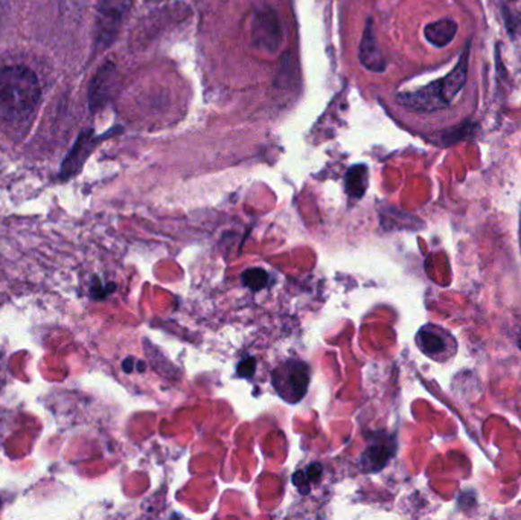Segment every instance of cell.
<instances>
[{"mask_svg": "<svg viewBox=\"0 0 521 520\" xmlns=\"http://www.w3.org/2000/svg\"><path fill=\"white\" fill-rule=\"evenodd\" d=\"M95 146V139L92 138V133H83L80 139L76 140L75 146L72 148L69 156L66 157L65 164L61 166V177L69 179L81 170L87 156L91 155L92 148Z\"/></svg>", "mask_w": 521, "mask_h": 520, "instance_id": "7", "label": "cell"}, {"mask_svg": "<svg viewBox=\"0 0 521 520\" xmlns=\"http://www.w3.org/2000/svg\"><path fill=\"white\" fill-rule=\"evenodd\" d=\"M131 0H101L96 19V45L106 48L115 40Z\"/></svg>", "mask_w": 521, "mask_h": 520, "instance_id": "5", "label": "cell"}, {"mask_svg": "<svg viewBox=\"0 0 521 520\" xmlns=\"http://www.w3.org/2000/svg\"><path fill=\"white\" fill-rule=\"evenodd\" d=\"M135 359L133 357H127L126 361L122 362V370L127 374H130L135 370Z\"/></svg>", "mask_w": 521, "mask_h": 520, "instance_id": "15", "label": "cell"}, {"mask_svg": "<svg viewBox=\"0 0 521 520\" xmlns=\"http://www.w3.org/2000/svg\"><path fill=\"white\" fill-rule=\"evenodd\" d=\"M322 476V467L319 464H311L306 467V471H299L293 475V482L299 489L301 493L310 490L311 482L319 480Z\"/></svg>", "mask_w": 521, "mask_h": 520, "instance_id": "12", "label": "cell"}, {"mask_svg": "<svg viewBox=\"0 0 521 520\" xmlns=\"http://www.w3.org/2000/svg\"><path fill=\"white\" fill-rule=\"evenodd\" d=\"M395 452V436L386 432L371 434L367 435L366 449L361 453L358 465L365 473H376L386 467Z\"/></svg>", "mask_w": 521, "mask_h": 520, "instance_id": "6", "label": "cell"}, {"mask_svg": "<svg viewBox=\"0 0 521 520\" xmlns=\"http://www.w3.org/2000/svg\"><path fill=\"white\" fill-rule=\"evenodd\" d=\"M256 362L255 359H246V361L241 362L238 365V374L240 377H252L255 374Z\"/></svg>", "mask_w": 521, "mask_h": 520, "instance_id": "14", "label": "cell"}, {"mask_svg": "<svg viewBox=\"0 0 521 520\" xmlns=\"http://www.w3.org/2000/svg\"><path fill=\"white\" fill-rule=\"evenodd\" d=\"M0 507H2V500H0Z\"/></svg>", "mask_w": 521, "mask_h": 520, "instance_id": "16", "label": "cell"}, {"mask_svg": "<svg viewBox=\"0 0 521 520\" xmlns=\"http://www.w3.org/2000/svg\"><path fill=\"white\" fill-rule=\"evenodd\" d=\"M241 280L247 289H251L252 291H260L266 289V285L269 284V273L260 267H252L243 273Z\"/></svg>", "mask_w": 521, "mask_h": 520, "instance_id": "13", "label": "cell"}, {"mask_svg": "<svg viewBox=\"0 0 521 520\" xmlns=\"http://www.w3.org/2000/svg\"><path fill=\"white\" fill-rule=\"evenodd\" d=\"M457 23L451 19H442V21L433 22L426 26L424 35L427 41L437 48H444L450 45L453 39L456 37Z\"/></svg>", "mask_w": 521, "mask_h": 520, "instance_id": "9", "label": "cell"}, {"mask_svg": "<svg viewBox=\"0 0 521 520\" xmlns=\"http://www.w3.org/2000/svg\"><path fill=\"white\" fill-rule=\"evenodd\" d=\"M110 66H107L104 69L101 70L100 74L96 76L93 85H92L91 89V104L93 109L95 107H100L104 101L107 100V85H110L111 74L109 72Z\"/></svg>", "mask_w": 521, "mask_h": 520, "instance_id": "11", "label": "cell"}, {"mask_svg": "<svg viewBox=\"0 0 521 520\" xmlns=\"http://www.w3.org/2000/svg\"><path fill=\"white\" fill-rule=\"evenodd\" d=\"M416 345L435 362H448L457 353V342L451 333L442 327L428 324L416 335Z\"/></svg>", "mask_w": 521, "mask_h": 520, "instance_id": "4", "label": "cell"}, {"mask_svg": "<svg viewBox=\"0 0 521 520\" xmlns=\"http://www.w3.org/2000/svg\"><path fill=\"white\" fill-rule=\"evenodd\" d=\"M310 366L299 359H288L271 372V383L282 400L295 405L306 396L310 386Z\"/></svg>", "mask_w": 521, "mask_h": 520, "instance_id": "3", "label": "cell"}, {"mask_svg": "<svg viewBox=\"0 0 521 520\" xmlns=\"http://www.w3.org/2000/svg\"><path fill=\"white\" fill-rule=\"evenodd\" d=\"M360 60L363 65L366 66L367 69L374 70V72H383L384 70V60H383L380 49L376 46L372 23H367L365 34H363V40H361L360 46Z\"/></svg>", "mask_w": 521, "mask_h": 520, "instance_id": "8", "label": "cell"}, {"mask_svg": "<svg viewBox=\"0 0 521 520\" xmlns=\"http://www.w3.org/2000/svg\"><path fill=\"white\" fill-rule=\"evenodd\" d=\"M468 57H470V45H466L464 54L450 74H446L441 80L435 81L422 89L398 95V103L416 112H437L446 109L456 100V96L461 94L465 85Z\"/></svg>", "mask_w": 521, "mask_h": 520, "instance_id": "2", "label": "cell"}, {"mask_svg": "<svg viewBox=\"0 0 521 520\" xmlns=\"http://www.w3.org/2000/svg\"><path fill=\"white\" fill-rule=\"evenodd\" d=\"M36 72L22 65L0 67V122L19 124L28 120L40 101Z\"/></svg>", "mask_w": 521, "mask_h": 520, "instance_id": "1", "label": "cell"}, {"mask_svg": "<svg viewBox=\"0 0 521 520\" xmlns=\"http://www.w3.org/2000/svg\"><path fill=\"white\" fill-rule=\"evenodd\" d=\"M369 185V171L366 166H354L345 177L346 193L352 199H361Z\"/></svg>", "mask_w": 521, "mask_h": 520, "instance_id": "10", "label": "cell"}]
</instances>
